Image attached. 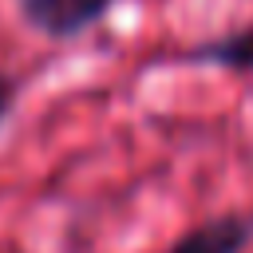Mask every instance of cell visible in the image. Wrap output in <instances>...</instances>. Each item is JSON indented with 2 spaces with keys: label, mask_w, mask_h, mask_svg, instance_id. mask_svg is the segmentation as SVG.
I'll return each instance as SVG.
<instances>
[{
  "label": "cell",
  "mask_w": 253,
  "mask_h": 253,
  "mask_svg": "<svg viewBox=\"0 0 253 253\" xmlns=\"http://www.w3.org/2000/svg\"><path fill=\"white\" fill-rule=\"evenodd\" d=\"M107 0H24V12L36 28L51 32V36H67L79 32L83 24H91L103 12Z\"/></svg>",
  "instance_id": "6da1fadb"
},
{
  "label": "cell",
  "mask_w": 253,
  "mask_h": 253,
  "mask_svg": "<svg viewBox=\"0 0 253 253\" xmlns=\"http://www.w3.org/2000/svg\"><path fill=\"white\" fill-rule=\"evenodd\" d=\"M241 245H245V225L237 217H221V221H210V225L194 229L170 253H237Z\"/></svg>",
  "instance_id": "7a4b0ae2"
},
{
  "label": "cell",
  "mask_w": 253,
  "mask_h": 253,
  "mask_svg": "<svg viewBox=\"0 0 253 253\" xmlns=\"http://www.w3.org/2000/svg\"><path fill=\"white\" fill-rule=\"evenodd\" d=\"M210 55L217 59H229V63H253V36H241V40H229L221 47H213Z\"/></svg>",
  "instance_id": "3957f363"
},
{
  "label": "cell",
  "mask_w": 253,
  "mask_h": 253,
  "mask_svg": "<svg viewBox=\"0 0 253 253\" xmlns=\"http://www.w3.org/2000/svg\"><path fill=\"white\" fill-rule=\"evenodd\" d=\"M4 103H8V87H4V79H0V111H4Z\"/></svg>",
  "instance_id": "277c9868"
}]
</instances>
